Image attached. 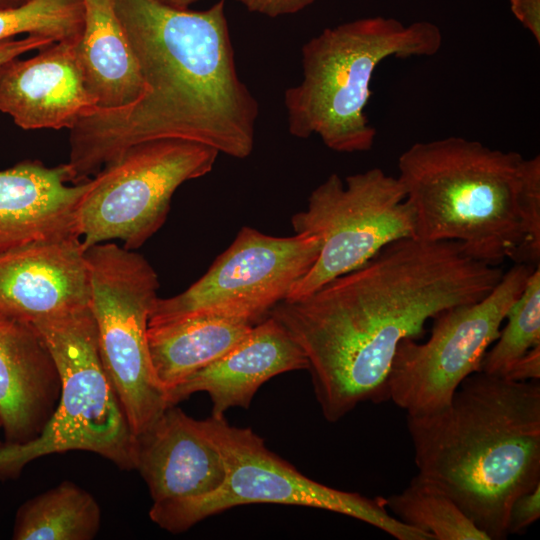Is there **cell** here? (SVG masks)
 <instances>
[{"label":"cell","instance_id":"9","mask_svg":"<svg viewBox=\"0 0 540 540\" xmlns=\"http://www.w3.org/2000/svg\"><path fill=\"white\" fill-rule=\"evenodd\" d=\"M218 154L184 139L126 149L91 178L78 205L77 230L85 249L112 240L129 250L141 247L166 221L177 188L211 172Z\"/></svg>","mask_w":540,"mask_h":540},{"label":"cell","instance_id":"13","mask_svg":"<svg viewBox=\"0 0 540 540\" xmlns=\"http://www.w3.org/2000/svg\"><path fill=\"white\" fill-rule=\"evenodd\" d=\"M89 306V269L79 237L43 240L0 254V313L34 324Z\"/></svg>","mask_w":540,"mask_h":540},{"label":"cell","instance_id":"25","mask_svg":"<svg viewBox=\"0 0 540 540\" xmlns=\"http://www.w3.org/2000/svg\"><path fill=\"white\" fill-rule=\"evenodd\" d=\"M540 517V484L518 496L508 515V535L521 534Z\"/></svg>","mask_w":540,"mask_h":540},{"label":"cell","instance_id":"21","mask_svg":"<svg viewBox=\"0 0 540 540\" xmlns=\"http://www.w3.org/2000/svg\"><path fill=\"white\" fill-rule=\"evenodd\" d=\"M101 524L95 498L71 481L27 500L18 509L15 540H91Z\"/></svg>","mask_w":540,"mask_h":540},{"label":"cell","instance_id":"32","mask_svg":"<svg viewBox=\"0 0 540 540\" xmlns=\"http://www.w3.org/2000/svg\"><path fill=\"white\" fill-rule=\"evenodd\" d=\"M1 428H2V420H1V418H0V429H1Z\"/></svg>","mask_w":540,"mask_h":540},{"label":"cell","instance_id":"6","mask_svg":"<svg viewBox=\"0 0 540 540\" xmlns=\"http://www.w3.org/2000/svg\"><path fill=\"white\" fill-rule=\"evenodd\" d=\"M32 325L56 364L60 397L36 438L0 442V480L18 477L42 456L71 450L93 452L121 469H135L136 437L104 371L89 306Z\"/></svg>","mask_w":540,"mask_h":540},{"label":"cell","instance_id":"30","mask_svg":"<svg viewBox=\"0 0 540 540\" xmlns=\"http://www.w3.org/2000/svg\"><path fill=\"white\" fill-rule=\"evenodd\" d=\"M158 2L167 5L169 7L177 9H189V7L201 0H157Z\"/></svg>","mask_w":540,"mask_h":540},{"label":"cell","instance_id":"5","mask_svg":"<svg viewBox=\"0 0 540 540\" xmlns=\"http://www.w3.org/2000/svg\"><path fill=\"white\" fill-rule=\"evenodd\" d=\"M442 41L440 28L424 20L375 16L324 29L302 46V79L284 92L289 133L316 135L340 153L370 150L377 132L365 108L377 67L390 57L432 56Z\"/></svg>","mask_w":540,"mask_h":540},{"label":"cell","instance_id":"1","mask_svg":"<svg viewBox=\"0 0 540 540\" xmlns=\"http://www.w3.org/2000/svg\"><path fill=\"white\" fill-rule=\"evenodd\" d=\"M504 271L456 241L409 237L308 296L269 312L299 345L324 418L337 422L363 402L389 400L387 379L400 342L428 320L479 301Z\"/></svg>","mask_w":540,"mask_h":540},{"label":"cell","instance_id":"31","mask_svg":"<svg viewBox=\"0 0 540 540\" xmlns=\"http://www.w3.org/2000/svg\"><path fill=\"white\" fill-rule=\"evenodd\" d=\"M31 0H0V10L22 6Z\"/></svg>","mask_w":540,"mask_h":540},{"label":"cell","instance_id":"24","mask_svg":"<svg viewBox=\"0 0 540 540\" xmlns=\"http://www.w3.org/2000/svg\"><path fill=\"white\" fill-rule=\"evenodd\" d=\"M82 0H31L0 10V43L20 34L77 43L83 32Z\"/></svg>","mask_w":540,"mask_h":540},{"label":"cell","instance_id":"11","mask_svg":"<svg viewBox=\"0 0 540 540\" xmlns=\"http://www.w3.org/2000/svg\"><path fill=\"white\" fill-rule=\"evenodd\" d=\"M535 268L514 263L485 297L434 317L427 341L403 339L388 374L389 400L408 417L445 409L464 379L480 371L488 347L498 338L509 309Z\"/></svg>","mask_w":540,"mask_h":540},{"label":"cell","instance_id":"23","mask_svg":"<svg viewBox=\"0 0 540 540\" xmlns=\"http://www.w3.org/2000/svg\"><path fill=\"white\" fill-rule=\"evenodd\" d=\"M505 320L504 329L480 366V371L503 378L520 359L540 346V266L530 274Z\"/></svg>","mask_w":540,"mask_h":540},{"label":"cell","instance_id":"14","mask_svg":"<svg viewBox=\"0 0 540 540\" xmlns=\"http://www.w3.org/2000/svg\"><path fill=\"white\" fill-rule=\"evenodd\" d=\"M77 43L54 42L31 58L0 64V111L26 130H70L94 112L98 101L87 86Z\"/></svg>","mask_w":540,"mask_h":540},{"label":"cell","instance_id":"26","mask_svg":"<svg viewBox=\"0 0 540 540\" xmlns=\"http://www.w3.org/2000/svg\"><path fill=\"white\" fill-rule=\"evenodd\" d=\"M249 12L257 13L267 17L275 18L279 16L298 13L316 0H235Z\"/></svg>","mask_w":540,"mask_h":540},{"label":"cell","instance_id":"15","mask_svg":"<svg viewBox=\"0 0 540 540\" xmlns=\"http://www.w3.org/2000/svg\"><path fill=\"white\" fill-rule=\"evenodd\" d=\"M91 183V178L72 183L67 163L47 167L25 160L0 171V254L32 242L79 237L77 209Z\"/></svg>","mask_w":540,"mask_h":540},{"label":"cell","instance_id":"12","mask_svg":"<svg viewBox=\"0 0 540 540\" xmlns=\"http://www.w3.org/2000/svg\"><path fill=\"white\" fill-rule=\"evenodd\" d=\"M320 246L312 234L277 237L244 226L200 279L180 294L157 299L148 325L197 314L234 317L255 325L310 270Z\"/></svg>","mask_w":540,"mask_h":540},{"label":"cell","instance_id":"2","mask_svg":"<svg viewBox=\"0 0 540 540\" xmlns=\"http://www.w3.org/2000/svg\"><path fill=\"white\" fill-rule=\"evenodd\" d=\"M144 93L116 109L97 108L70 129L73 183L95 176L129 147L184 139L245 159L254 149L259 105L240 79L225 0L177 9L157 0H114Z\"/></svg>","mask_w":540,"mask_h":540},{"label":"cell","instance_id":"20","mask_svg":"<svg viewBox=\"0 0 540 540\" xmlns=\"http://www.w3.org/2000/svg\"><path fill=\"white\" fill-rule=\"evenodd\" d=\"M253 326L242 319L212 314L148 325V348L156 380L167 394L232 350Z\"/></svg>","mask_w":540,"mask_h":540},{"label":"cell","instance_id":"4","mask_svg":"<svg viewBox=\"0 0 540 540\" xmlns=\"http://www.w3.org/2000/svg\"><path fill=\"white\" fill-rule=\"evenodd\" d=\"M397 178L415 215L416 238L459 242L472 258L540 265V157L450 136L417 142Z\"/></svg>","mask_w":540,"mask_h":540},{"label":"cell","instance_id":"17","mask_svg":"<svg viewBox=\"0 0 540 540\" xmlns=\"http://www.w3.org/2000/svg\"><path fill=\"white\" fill-rule=\"evenodd\" d=\"M308 368L307 358L286 329L267 316L221 358L187 377L167 394L169 406L205 391L213 417H223L233 407L247 409L267 380L281 373Z\"/></svg>","mask_w":540,"mask_h":540},{"label":"cell","instance_id":"8","mask_svg":"<svg viewBox=\"0 0 540 540\" xmlns=\"http://www.w3.org/2000/svg\"><path fill=\"white\" fill-rule=\"evenodd\" d=\"M86 258L101 362L137 437L170 407L155 378L147 340L158 276L141 254L113 242L89 247Z\"/></svg>","mask_w":540,"mask_h":540},{"label":"cell","instance_id":"18","mask_svg":"<svg viewBox=\"0 0 540 540\" xmlns=\"http://www.w3.org/2000/svg\"><path fill=\"white\" fill-rule=\"evenodd\" d=\"M54 359L37 329L0 313V418L5 442L36 438L60 397Z\"/></svg>","mask_w":540,"mask_h":540},{"label":"cell","instance_id":"29","mask_svg":"<svg viewBox=\"0 0 540 540\" xmlns=\"http://www.w3.org/2000/svg\"><path fill=\"white\" fill-rule=\"evenodd\" d=\"M513 381L540 379V346L532 349L520 359L504 377Z\"/></svg>","mask_w":540,"mask_h":540},{"label":"cell","instance_id":"22","mask_svg":"<svg viewBox=\"0 0 540 540\" xmlns=\"http://www.w3.org/2000/svg\"><path fill=\"white\" fill-rule=\"evenodd\" d=\"M384 502L398 520L432 540H489L449 495L418 474Z\"/></svg>","mask_w":540,"mask_h":540},{"label":"cell","instance_id":"3","mask_svg":"<svg viewBox=\"0 0 540 540\" xmlns=\"http://www.w3.org/2000/svg\"><path fill=\"white\" fill-rule=\"evenodd\" d=\"M418 475L489 537L508 536L513 501L540 484V383L477 371L440 412L408 417Z\"/></svg>","mask_w":540,"mask_h":540},{"label":"cell","instance_id":"27","mask_svg":"<svg viewBox=\"0 0 540 540\" xmlns=\"http://www.w3.org/2000/svg\"><path fill=\"white\" fill-rule=\"evenodd\" d=\"M514 16L540 44V0H510Z\"/></svg>","mask_w":540,"mask_h":540},{"label":"cell","instance_id":"10","mask_svg":"<svg viewBox=\"0 0 540 540\" xmlns=\"http://www.w3.org/2000/svg\"><path fill=\"white\" fill-rule=\"evenodd\" d=\"M295 233L321 242L310 270L284 300L310 295L327 282L374 257L388 244L415 237V215L397 177L380 168L349 175L332 173L312 190L305 210L291 218Z\"/></svg>","mask_w":540,"mask_h":540},{"label":"cell","instance_id":"19","mask_svg":"<svg viewBox=\"0 0 540 540\" xmlns=\"http://www.w3.org/2000/svg\"><path fill=\"white\" fill-rule=\"evenodd\" d=\"M82 2L84 25L76 46L87 86L98 108L128 106L145 88L114 0Z\"/></svg>","mask_w":540,"mask_h":540},{"label":"cell","instance_id":"28","mask_svg":"<svg viewBox=\"0 0 540 540\" xmlns=\"http://www.w3.org/2000/svg\"><path fill=\"white\" fill-rule=\"evenodd\" d=\"M55 41L41 36L27 35L21 39H10L0 43V64L31 51L45 48Z\"/></svg>","mask_w":540,"mask_h":540},{"label":"cell","instance_id":"7","mask_svg":"<svg viewBox=\"0 0 540 540\" xmlns=\"http://www.w3.org/2000/svg\"><path fill=\"white\" fill-rule=\"evenodd\" d=\"M225 465V478L213 492L192 499L153 503L149 516L171 533L188 530L201 520L247 504L299 505L340 513L372 525L398 540H430L387 509L384 498H368L314 481L270 451L249 428L230 425L223 417L197 420Z\"/></svg>","mask_w":540,"mask_h":540},{"label":"cell","instance_id":"16","mask_svg":"<svg viewBox=\"0 0 540 540\" xmlns=\"http://www.w3.org/2000/svg\"><path fill=\"white\" fill-rule=\"evenodd\" d=\"M153 503L192 499L216 490L225 465L197 420L175 405L136 437V466Z\"/></svg>","mask_w":540,"mask_h":540}]
</instances>
